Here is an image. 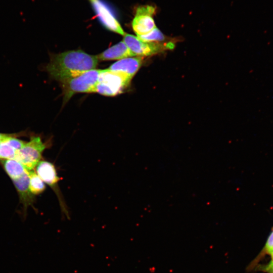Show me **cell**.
Instances as JSON below:
<instances>
[{
  "label": "cell",
  "instance_id": "obj_17",
  "mask_svg": "<svg viewBox=\"0 0 273 273\" xmlns=\"http://www.w3.org/2000/svg\"><path fill=\"white\" fill-rule=\"evenodd\" d=\"M14 134H14V133H5L0 132V141L7 138L8 137L13 135Z\"/></svg>",
  "mask_w": 273,
  "mask_h": 273
},
{
  "label": "cell",
  "instance_id": "obj_8",
  "mask_svg": "<svg viewBox=\"0 0 273 273\" xmlns=\"http://www.w3.org/2000/svg\"><path fill=\"white\" fill-rule=\"evenodd\" d=\"M100 22L107 29L120 35H124L121 25L105 3L101 0H88Z\"/></svg>",
  "mask_w": 273,
  "mask_h": 273
},
{
  "label": "cell",
  "instance_id": "obj_11",
  "mask_svg": "<svg viewBox=\"0 0 273 273\" xmlns=\"http://www.w3.org/2000/svg\"><path fill=\"white\" fill-rule=\"evenodd\" d=\"M96 57L99 60L107 61L119 60L134 56L122 41L108 48Z\"/></svg>",
  "mask_w": 273,
  "mask_h": 273
},
{
  "label": "cell",
  "instance_id": "obj_18",
  "mask_svg": "<svg viewBox=\"0 0 273 273\" xmlns=\"http://www.w3.org/2000/svg\"><path fill=\"white\" fill-rule=\"evenodd\" d=\"M269 254H270L271 256V260L269 262V263L273 265V249L271 250V251L270 252Z\"/></svg>",
  "mask_w": 273,
  "mask_h": 273
},
{
  "label": "cell",
  "instance_id": "obj_15",
  "mask_svg": "<svg viewBox=\"0 0 273 273\" xmlns=\"http://www.w3.org/2000/svg\"><path fill=\"white\" fill-rule=\"evenodd\" d=\"M137 37L141 40L146 42H158L165 39L163 34L157 27L145 35Z\"/></svg>",
  "mask_w": 273,
  "mask_h": 273
},
{
  "label": "cell",
  "instance_id": "obj_6",
  "mask_svg": "<svg viewBox=\"0 0 273 273\" xmlns=\"http://www.w3.org/2000/svg\"><path fill=\"white\" fill-rule=\"evenodd\" d=\"M123 41L134 56L139 57L149 56L173 47L171 43L162 45L158 42H144L137 36L129 34L123 36Z\"/></svg>",
  "mask_w": 273,
  "mask_h": 273
},
{
  "label": "cell",
  "instance_id": "obj_13",
  "mask_svg": "<svg viewBox=\"0 0 273 273\" xmlns=\"http://www.w3.org/2000/svg\"><path fill=\"white\" fill-rule=\"evenodd\" d=\"M29 187L34 195H37L43 193L46 190L44 183L33 170L28 171Z\"/></svg>",
  "mask_w": 273,
  "mask_h": 273
},
{
  "label": "cell",
  "instance_id": "obj_9",
  "mask_svg": "<svg viewBox=\"0 0 273 273\" xmlns=\"http://www.w3.org/2000/svg\"><path fill=\"white\" fill-rule=\"evenodd\" d=\"M19 195L20 203L24 209L26 210L28 207L33 205L34 195L31 192L29 187L28 171L20 177L12 180Z\"/></svg>",
  "mask_w": 273,
  "mask_h": 273
},
{
  "label": "cell",
  "instance_id": "obj_14",
  "mask_svg": "<svg viewBox=\"0 0 273 273\" xmlns=\"http://www.w3.org/2000/svg\"><path fill=\"white\" fill-rule=\"evenodd\" d=\"M16 153L17 151L9 144L6 139L0 141V160L15 159Z\"/></svg>",
  "mask_w": 273,
  "mask_h": 273
},
{
  "label": "cell",
  "instance_id": "obj_12",
  "mask_svg": "<svg viewBox=\"0 0 273 273\" xmlns=\"http://www.w3.org/2000/svg\"><path fill=\"white\" fill-rule=\"evenodd\" d=\"M1 163L4 170L12 180L20 177L28 171L22 163L15 159L2 160Z\"/></svg>",
  "mask_w": 273,
  "mask_h": 273
},
{
  "label": "cell",
  "instance_id": "obj_2",
  "mask_svg": "<svg viewBox=\"0 0 273 273\" xmlns=\"http://www.w3.org/2000/svg\"><path fill=\"white\" fill-rule=\"evenodd\" d=\"M131 79L123 72L101 70L94 93L106 96L117 95L128 86Z\"/></svg>",
  "mask_w": 273,
  "mask_h": 273
},
{
  "label": "cell",
  "instance_id": "obj_10",
  "mask_svg": "<svg viewBox=\"0 0 273 273\" xmlns=\"http://www.w3.org/2000/svg\"><path fill=\"white\" fill-rule=\"evenodd\" d=\"M142 64V57H131L117 61L108 69L113 71L124 73L132 78Z\"/></svg>",
  "mask_w": 273,
  "mask_h": 273
},
{
  "label": "cell",
  "instance_id": "obj_16",
  "mask_svg": "<svg viewBox=\"0 0 273 273\" xmlns=\"http://www.w3.org/2000/svg\"><path fill=\"white\" fill-rule=\"evenodd\" d=\"M256 269L267 273H273V265L269 263L265 265H258Z\"/></svg>",
  "mask_w": 273,
  "mask_h": 273
},
{
  "label": "cell",
  "instance_id": "obj_7",
  "mask_svg": "<svg viewBox=\"0 0 273 273\" xmlns=\"http://www.w3.org/2000/svg\"><path fill=\"white\" fill-rule=\"evenodd\" d=\"M155 12V8L149 5L141 6L136 9L131 26L137 36L145 35L156 27L153 19Z\"/></svg>",
  "mask_w": 273,
  "mask_h": 273
},
{
  "label": "cell",
  "instance_id": "obj_4",
  "mask_svg": "<svg viewBox=\"0 0 273 273\" xmlns=\"http://www.w3.org/2000/svg\"><path fill=\"white\" fill-rule=\"evenodd\" d=\"M46 148V145L39 136H32L29 142H26L17 151L15 159L22 163L28 171L32 170L41 161Z\"/></svg>",
  "mask_w": 273,
  "mask_h": 273
},
{
  "label": "cell",
  "instance_id": "obj_5",
  "mask_svg": "<svg viewBox=\"0 0 273 273\" xmlns=\"http://www.w3.org/2000/svg\"><path fill=\"white\" fill-rule=\"evenodd\" d=\"M36 173L42 180L48 185L56 193L61 205L62 212L67 218H69V212L64 204L58 187L60 177L58 176L55 165L51 162L41 160L36 166Z\"/></svg>",
  "mask_w": 273,
  "mask_h": 273
},
{
  "label": "cell",
  "instance_id": "obj_1",
  "mask_svg": "<svg viewBox=\"0 0 273 273\" xmlns=\"http://www.w3.org/2000/svg\"><path fill=\"white\" fill-rule=\"evenodd\" d=\"M99 60L81 50H73L52 55L46 69L50 76L63 82L96 69Z\"/></svg>",
  "mask_w": 273,
  "mask_h": 273
},
{
  "label": "cell",
  "instance_id": "obj_3",
  "mask_svg": "<svg viewBox=\"0 0 273 273\" xmlns=\"http://www.w3.org/2000/svg\"><path fill=\"white\" fill-rule=\"evenodd\" d=\"M101 70H90L62 82L64 100L68 101L76 93H94Z\"/></svg>",
  "mask_w": 273,
  "mask_h": 273
}]
</instances>
